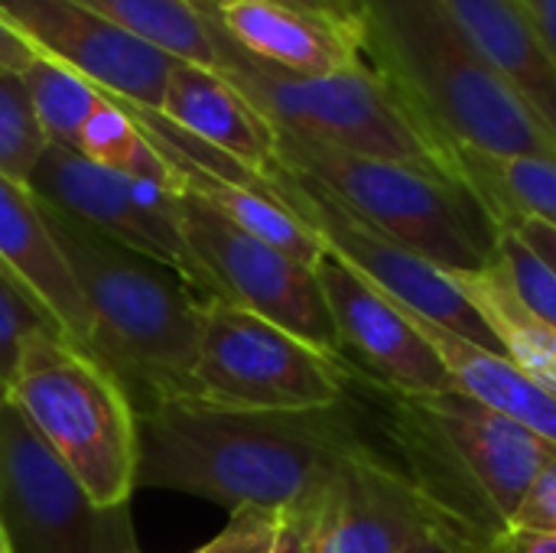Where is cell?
Segmentation results:
<instances>
[{
    "mask_svg": "<svg viewBox=\"0 0 556 553\" xmlns=\"http://www.w3.org/2000/svg\"><path fill=\"white\" fill-rule=\"evenodd\" d=\"M179 62L215 68V42L192 0H75Z\"/></svg>",
    "mask_w": 556,
    "mask_h": 553,
    "instance_id": "cell-24",
    "label": "cell"
},
{
    "mask_svg": "<svg viewBox=\"0 0 556 553\" xmlns=\"http://www.w3.org/2000/svg\"><path fill=\"white\" fill-rule=\"evenodd\" d=\"M443 531L472 528L362 447L345 460L316 508L313 553H401Z\"/></svg>",
    "mask_w": 556,
    "mask_h": 553,
    "instance_id": "cell-11",
    "label": "cell"
},
{
    "mask_svg": "<svg viewBox=\"0 0 556 553\" xmlns=\"http://www.w3.org/2000/svg\"><path fill=\"white\" fill-rule=\"evenodd\" d=\"M466 300L485 319L498 339L502 355H508L521 372L556 394V329L538 319L505 284L495 261L472 274H453Z\"/></svg>",
    "mask_w": 556,
    "mask_h": 553,
    "instance_id": "cell-22",
    "label": "cell"
},
{
    "mask_svg": "<svg viewBox=\"0 0 556 553\" xmlns=\"http://www.w3.org/2000/svg\"><path fill=\"white\" fill-rule=\"evenodd\" d=\"M495 267L502 271L511 293L547 326L556 329V271L531 251L511 228H502L495 248Z\"/></svg>",
    "mask_w": 556,
    "mask_h": 553,
    "instance_id": "cell-28",
    "label": "cell"
},
{
    "mask_svg": "<svg viewBox=\"0 0 556 553\" xmlns=\"http://www.w3.org/2000/svg\"><path fill=\"white\" fill-rule=\"evenodd\" d=\"M528 10H531V20L541 33V39L547 42L551 55L556 62V0H525Z\"/></svg>",
    "mask_w": 556,
    "mask_h": 553,
    "instance_id": "cell-36",
    "label": "cell"
},
{
    "mask_svg": "<svg viewBox=\"0 0 556 553\" xmlns=\"http://www.w3.org/2000/svg\"><path fill=\"white\" fill-rule=\"evenodd\" d=\"M296 3H309V7H319V10L349 16V20H358V0H296Z\"/></svg>",
    "mask_w": 556,
    "mask_h": 553,
    "instance_id": "cell-37",
    "label": "cell"
},
{
    "mask_svg": "<svg viewBox=\"0 0 556 553\" xmlns=\"http://www.w3.org/2000/svg\"><path fill=\"white\" fill-rule=\"evenodd\" d=\"M49 140L36 121L20 72H0V176L29 186Z\"/></svg>",
    "mask_w": 556,
    "mask_h": 553,
    "instance_id": "cell-27",
    "label": "cell"
},
{
    "mask_svg": "<svg viewBox=\"0 0 556 553\" xmlns=\"http://www.w3.org/2000/svg\"><path fill=\"white\" fill-rule=\"evenodd\" d=\"M397 401L401 414L459 463L472 489L485 499L498 528H505L556 443L459 391Z\"/></svg>",
    "mask_w": 556,
    "mask_h": 553,
    "instance_id": "cell-13",
    "label": "cell"
},
{
    "mask_svg": "<svg viewBox=\"0 0 556 553\" xmlns=\"http://www.w3.org/2000/svg\"><path fill=\"white\" fill-rule=\"evenodd\" d=\"M42 52L0 13V68L3 72H23L29 62H36Z\"/></svg>",
    "mask_w": 556,
    "mask_h": 553,
    "instance_id": "cell-33",
    "label": "cell"
},
{
    "mask_svg": "<svg viewBox=\"0 0 556 553\" xmlns=\"http://www.w3.org/2000/svg\"><path fill=\"white\" fill-rule=\"evenodd\" d=\"M505 85L556 140V62L525 0H446Z\"/></svg>",
    "mask_w": 556,
    "mask_h": 553,
    "instance_id": "cell-19",
    "label": "cell"
},
{
    "mask_svg": "<svg viewBox=\"0 0 556 553\" xmlns=\"http://www.w3.org/2000/svg\"><path fill=\"white\" fill-rule=\"evenodd\" d=\"M0 553H13V548H10V538H7V531H3V525H0Z\"/></svg>",
    "mask_w": 556,
    "mask_h": 553,
    "instance_id": "cell-38",
    "label": "cell"
},
{
    "mask_svg": "<svg viewBox=\"0 0 556 553\" xmlns=\"http://www.w3.org/2000/svg\"><path fill=\"white\" fill-rule=\"evenodd\" d=\"M42 205L91 313L88 355L130 394L134 407L195 398L199 300L163 264Z\"/></svg>",
    "mask_w": 556,
    "mask_h": 553,
    "instance_id": "cell-3",
    "label": "cell"
},
{
    "mask_svg": "<svg viewBox=\"0 0 556 553\" xmlns=\"http://www.w3.org/2000/svg\"><path fill=\"white\" fill-rule=\"evenodd\" d=\"M453 163L498 225L531 218L556 231V160L453 150Z\"/></svg>",
    "mask_w": 556,
    "mask_h": 553,
    "instance_id": "cell-23",
    "label": "cell"
},
{
    "mask_svg": "<svg viewBox=\"0 0 556 553\" xmlns=\"http://www.w3.org/2000/svg\"><path fill=\"white\" fill-rule=\"evenodd\" d=\"M479 548H482V538H476L472 531H443V535L410 544L401 553H479Z\"/></svg>",
    "mask_w": 556,
    "mask_h": 553,
    "instance_id": "cell-35",
    "label": "cell"
},
{
    "mask_svg": "<svg viewBox=\"0 0 556 553\" xmlns=\"http://www.w3.org/2000/svg\"><path fill=\"white\" fill-rule=\"evenodd\" d=\"M345 362L228 300H199L195 398L235 411H329Z\"/></svg>",
    "mask_w": 556,
    "mask_h": 553,
    "instance_id": "cell-7",
    "label": "cell"
},
{
    "mask_svg": "<svg viewBox=\"0 0 556 553\" xmlns=\"http://www.w3.org/2000/svg\"><path fill=\"white\" fill-rule=\"evenodd\" d=\"M498 228H511L531 251H538L551 267L556 271V231L541 225V222H531V218H515V222H505Z\"/></svg>",
    "mask_w": 556,
    "mask_h": 553,
    "instance_id": "cell-34",
    "label": "cell"
},
{
    "mask_svg": "<svg viewBox=\"0 0 556 553\" xmlns=\"http://www.w3.org/2000/svg\"><path fill=\"white\" fill-rule=\"evenodd\" d=\"M137 489H173L228 512L316 508L362 443L329 411H235L202 398L140 404Z\"/></svg>",
    "mask_w": 556,
    "mask_h": 553,
    "instance_id": "cell-1",
    "label": "cell"
},
{
    "mask_svg": "<svg viewBox=\"0 0 556 553\" xmlns=\"http://www.w3.org/2000/svg\"><path fill=\"white\" fill-rule=\"evenodd\" d=\"M7 398L72 469L98 508H127L137 489V411L124 385L55 329L26 339Z\"/></svg>",
    "mask_w": 556,
    "mask_h": 553,
    "instance_id": "cell-5",
    "label": "cell"
},
{
    "mask_svg": "<svg viewBox=\"0 0 556 553\" xmlns=\"http://www.w3.org/2000/svg\"><path fill=\"white\" fill-rule=\"evenodd\" d=\"M280 515L267 508H238L218 538L195 553H274Z\"/></svg>",
    "mask_w": 556,
    "mask_h": 553,
    "instance_id": "cell-30",
    "label": "cell"
},
{
    "mask_svg": "<svg viewBox=\"0 0 556 553\" xmlns=\"http://www.w3.org/2000/svg\"><path fill=\"white\" fill-rule=\"evenodd\" d=\"M508 528H525V531H541V535H556V450L531 489L525 492L518 512L511 515Z\"/></svg>",
    "mask_w": 556,
    "mask_h": 553,
    "instance_id": "cell-31",
    "label": "cell"
},
{
    "mask_svg": "<svg viewBox=\"0 0 556 553\" xmlns=\"http://www.w3.org/2000/svg\"><path fill=\"white\" fill-rule=\"evenodd\" d=\"M316 277L336 323L342 362L352 359L368 378L397 398H430L453 391L440 355L420 336L407 310L375 290L332 251L319 257Z\"/></svg>",
    "mask_w": 556,
    "mask_h": 553,
    "instance_id": "cell-14",
    "label": "cell"
},
{
    "mask_svg": "<svg viewBox=\"0 0 556 553\" xmlns=\"http://www.w3.org/2000/svg\"><path fill=\"white\" fill-rule=\"evenodd\" d=\"M0 72H3V68H0Z\"/></svg>",
    "mask_w": 556,
    "mask_h": 553,
    "instance_id": "cell-40",
    "label": "cell"
},
{
    "mask_svg": "<svg viewBox=\"0 0 556 553\" xmlns=\"http://www.w3.org/2000/svg\"><path fill=\"white\" fill-rule=\"evenodd\" d=\"M410 319L420 329V336L433 345V352L440 355V362L453 381V391L472 398L476 404H482L508 420H518L521 427L556 443L554 391L538 385L508 355L489 352V349H482L450 329H440L414 313H410Z\"/></svg>",
    "mask_w": 556,
    "mask_h": 553,
    "instance_id": "cell-20",
    "label": "cell"
},
{
    "mask_svg": "<svg viewBox=\"0 0 556 553\" xmlns=\"http://www.w3.org/2000/svg\"><path fill=\"white\" fill-rule=\"evenodd\" d=\"M20 78L26 85V95L33 101V111L46 140L55 147L75 150L85 121L104 101V91L49 55H39L36 62H29L20 72Z\"/></svg>",
    "mask_w": 556,
    "mask_h": 553,
    "instance_id": "cell-26",
    "label": "cell"
},
{
    "mask_svg": "<svg viewBox=\"0 0 556 553\" xmlns=\"http://www.w3.org/2000/svg\"><path fill=\"white\" fill-rule=\"evenodd\" d=\"M179 228L208 280L212 297L264 316L267 323L342 362L336 323L316 267H306L267 241L241 231L189 192L179 196Z\"/></svg>",
    "mask_w": 556,
    "mask_h": 553,
    "instance_id": "cell-10",
    "label": "cell"
},
{
    "mask_svg": "<svg viewBox=\"0 0 556 553\" xmlns=\"http://www.w3.org/2000/svg\"><path fill=\"white\" fill-rule=\"evenodd\" d=\"M264 179L267 192L277 202H283L323 241L326 251L345 261L358 277H365L401 310L502 355L498 339L476 313V306L466 300L453 274L433 267L410 248L384 238L358 215H352L345 205H339L326 189L280 166L277 160L264 169Z\"/></svg>",
    "mask_w": 556,
    "mask_h": 553,
    "instance_id": "cell-9",
    "label": "cell"
},
{
    "mask_svg": "<svg viewBox=\"0 0 556 553\" xmlns=\"http://www.w3.org/2000/svg\"><path fill=\"white\" fill-rule=\"evenodd\" d=\"M277 163L446 274H472L495 261L502 228L463 179L283 130H277Z\"/></svg>",
    "mask_w": 556,
    "mask_h": 553,
    "instance_id": "cell-4",
    "label": "cell"
},
{
    "mask_svg": "<svg viewBox=\"0 0 556 553\" xmlns=\"http://www.w3.org/2000/svg\"><path fill=\"white\" fill-rule=\"evenodd\" d=\"M0 394H3V385H0Z\"/></svg>",
    "mask_w": 556,
    "mask_h": 553,
    "instance_id": "cell-39",
    "label": "cell"
},
{
    "mask_svg": "<svg viewBox=\"0 0 556 553\" xmlns=\"http://www.w3.org/2000/svg\"><path fill=\"white\" fill-rule=\"evenodd\" d=\"M75 153H81L85 160H91L111 173L134 176V179H153V183H163V186L182 192L176 169L156 153V147L140 130V124L127 114V108L108 95L85 121Z\"/></svg>",
    "mask_w": 556,
    "mask_h": 553,
    "instance_id": "cell-25",
    "label": "cell"
},
{
    "mask_svg": "<svg viewBox=\"0 0 556 553\" xmlns=\"http://www.w3.org/2000/svg\"><path fill=\"white\" fill-rule=\"evenodd\" d=\"M160 153V150H156ZM163 156V153H160ZM166 160V156H163ZM176 176H179V186L182 192L202 199L205 205H212L218 215H225L231 225H238L241 231L267 241L270 248L290 254L293 261L306 264V267H316L319 257L326 254L323 241L283 205L277 202L270 192H267V179L261 176L257 186H244V183H235V179H222L215 173H205L199 166H189V163H176V160H166Z\"/></svg>",
    "mask_w": 556,
    "mask_h": 553,
    "instance_id": "cell-21",
    "label": "cell"
},
{
    "mask_svg": "<svg viewBox=\"0 0 556 553\" xmlns=\"http://www.w3.org/2000/svg\"><path fill=\"white\" fill-rule=\"evenodd\" d=\"M0 267L65 339L88 349L91 313L81 287L46 225L39 199L7 176H0Z\"/></svg>",
    "mask_w": 556,
    "mask_h": 553,
    "instance_id": "cell-17",
    "label": "cell"
},
{
    "mask_svg": "<svg viewBox=\"0 0 556 553\" xmlns=\"http://www.w3.org/2000/svg\"><path fill=\"white\" fill-rule=\"evenodd\" d=\"M208 29L215 42V72L228 78L274 130L459 179L453 153L371 65L339 75L283 72L241 52L212 23Z\"/></svg>",
    "mask_w": 556,
    "mask_h": 553,
    "instance_id": "cell-6",
    "label": "cell"
},
{
    "mask_svg": "<svg viewBox=\"0 0 556 553\" xmlns=\"http://www.w3.org/2000/svg\"><path fill=\"white\" fill-rule=\"evenodd\" d=\"M199 13L251 59L300 72L339 75L371 65L362 20L296 0H192Z\"/></svg>",
    "mask_w": 556,
    "mask_h": 553,
    "instance_id": "cell-16",
    "label": "cell"
},
{
    "mask_svg": "<svg viewBox=\"0 0 556 553\" xmlns=\"http://www.w3.org/2000/svg\"><path fill=\"white\" fill-rule=\"evenodd\" d=\"M0 525L13 553H137L127 508H98L72 469L0 394Z\"/></svg>",
    "mask_w": 556,
    "mask_h": 553,
    "instance_id": "cell-8",
    "label": "cell"
},
{
    "mask_svg": "<svg viewBox=\"0 0 556 553\" xmlns=\"http://www.w3.org/2000/svg\"><path fill=\"white\" fill-rule=\"evenodd\" d=\"M365 55L453 150L556 160V140L505 85L446 0H358Z\"/></svg>",
    "mask_w": 556,
    "mask_h": 553,
    "instance_id": "cell-2",
    "label": "cell"
},
{
    "mask_svg": "<svg viewBox=\"0 0 556 553\" xmlns=\"http://www.w3.org/2000/svg\"><path fill=\"white\" fill-rule=\"evenodd\" d=\"M39 329H55V326L36 310V303L0 267V385H3V391L16 372V362H20L26 339Z\"/></svg>",
    "mask_w": 556,
    "mask_h": 553,
    "instance_id": "cell-29",
    "label": "cell"
},
{
    "mask_svg": "<svg viewBox=\"0 0 556 553\" xmlns=\"http://www.w3.org/2000/svg\"><path fill=\"white\" fill-rule=\"evenodd\" d=\"M479 553H556V535L525 531V528H502L489 541H482Z\"/></svg>",
    "mask_w": 556,
    "mask_h": 553,
    "instance_id": "cell-32",
    "label": "cell"
},
{
    "mask_svg": "<svg viewBox=\"0 0 556 553\" xmlns=\"http://www.w3.org/2000/svg\"><path fill=\"white\" fill-rule=\"evenodd\" d=\"M0 13L49 59L108 98L156 111L176 59L124 33L75 0H0Z\"/></svg>",
    "mask_w": 556,
    "mask_h": 553,
    "instance_id": "cell-12",
    "label": "cell"
},
{
    "mask_svg": "<svg viewBox=\"0 0 556 553\" xmlns=\"http://www.w3.org/2000/svg\"><path fill=\"white\" fill-rule=\"evenodd\" d=\"M156 114L251 169L264 173L277 160L274 124L215 68L176 59Z\"/></svg>",
    "mask_w": 556,
    "mask_h": 553,
    "instance_id": "cell-18",
    "label": "cell"
},
{
    "mask_svg": "<svg viewBox=\"0 0 556 553\" xmlns=\"http://www.w3.org/2000/svg\"><path fill=\"white\" fill-rule=\"evenodd\" d=\"M39 202L65 212L68 218L127 244L130 251L169 267L189 290H199L202 300L212 297L205 274L199 271L182 228L153 218L134 189L130 176L111 173L75 150L49 143L42 160L36 163L29 186Z\"/></svg>",
    "mask_w": 556,
    "mask_h": 553,
    "instance_id": "cell-15",
    "label": "cell"
}]
</instances>
